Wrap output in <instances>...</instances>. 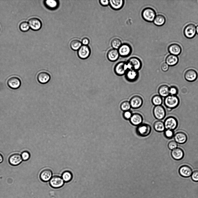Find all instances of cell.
<instances>
[{"label": "cell", "mask_w": 198, "mask_h": 198, "mask_svg": "<svg viewBox=\"0 0 198 198\" xmlns=\"http://www.w3.org/2000/svg\"><path fill=\"white\" fill-rule=\"evenodd\" d=\"M192 179L194 181L198 182V170L194 171L191 175Z\"/></svg>", "instance_id": "7bdbcfd3"}, {"label": "cell", "mask_w": 198, "mask_h": 198, "mask_svg": "<svg viewBox=\"0 0 198 198\" xmlns=\"http://www.w3.org/2000/svg\"><path fill=\"white\" fill-rule=\"evenodd\" d=\"M52 173L49 169L43 170L41 172L39 177L41 180L44 182H46L50 180L52 177Z\"/></svg>", "instance_id": "cb8c5ba5"}, {"label": "cell", "mask_w": 198, "mask_h": 198, "mask_svg": "<svg viewBox=\"0 0 198 198\" xmlns=\"http://www.w3.org/2000/svg\"><path fill=\"white\" fill-rule=\"evenodd\" d=\"M129 69H134L138 71L142 66V63L141 60L136 57L130 58L126 62Z\"/></svg>", "instance_id": "277c9868"}, {"label": "cell", "mask_w": 198, "mask_h": 198, "mask_svg": "<svg viewBox=\"0 0 198 198\" xmlns=\"http://www.w3.org/2000/svg\"><path fill=\"white\" fill-rule=\"evenodd\" d=\"M172 157L174 159L179 160L182 159L184 156L183 150L179 148H177L172 150L171 152Z\"/></svg>", "instance_id": "603a6c76"}, {"label": "cell", "mask_w": 198, "mask_h": 198, "mask_svg": "<svg viewBox=\"0 0 198 198\" xmlns=\"http://www.w3.org/2000/svg\"><path fill=\"white\" fill-rule=\"evenodd\" d=\"M175 141L179 144L185 143L187 141V137L186 135L182 132H177L174 135Z\"/></svg>", "instance_id": "44dd1931"}, {"label": "cell", "mask_w": 198, "mask_h": 198, "mask_svg": "<svg viewBox=\"0 0 198 198\" xmlns=\"http://www.w3.org/2000/svg\"><path fill=\"white\" fill-rule=\"evenodd\" d=\"M20 30L23 32L28 31L30 28L28 22L26 21H23L21 22L19 26Z\"/></svg>", "instance_id": "8d00e7d4"}, {"label": "cell", "mask_w": 198, "mask_h": 198, "mask_svg": "<svg viewBox=\"0 0 198 198\" xmlns=\"http://www.w3.org/2000/svg\"><path fill=\"white\" fill-rule=\"evenodd\" d=\"M62 178L64 181L68 182L71 180L72 175L71 172L69 171H66L63 173Z\"/></svg>", "instance_id": "d590c367"}, {"label": "cell", "mask_w": 198, "mask_h": 198, "mask_svg": "<svg viewBox=\"0 0 198 198\" xmlns=\"http://www.w3.org/2000/svg\"><path fill=\"white\" fill-rule=\"evenodd\" d=\"M141 15L142 18L145 21L148 22H152L153 21L156 16V13L152 8L147 7L143 10Z\"/></svg>", "instance_id": "3957f363"}, {"label": "cell", "mask_w": 198, "mask_h": 198, "mask_svg": "<svg viewBox=\"0 0 198 198\" xmlns=\"http://www.w3.org/2000/svg\"><path fill=\"white\" fill-rule=\"evenodd\" d=\"M82 42L84 45H87L89 43V40L88 38L84 37L82 39Z\"/></svg>", "instance_id": "bcb514c9"}, {"label": "cell", "mask_w": 198, "mask_h": 198, "mask_svg": "<svg viewBox=\"0 0 198 198\" xmlns=\"http://www.w3.org/2000/svg\"><path fill=\"white\" fill-rule=\"evenodd\" d=\"M165 18L164 16L158 14L156 16L153 21L156 26H161L165 23Z\"/></svg>", "instance_id": "f1b7e54d"}, {"label": "cell", "mask_w": 198, "mask_h": 198, "mask_svg": "<svg viewBox=\"0 0 198 198\" xmlns=\"http://www.w3.org/2000/svg\"><path fill=\"white\" fill-rule=\"evenodd\" d=\"M122 45L121 41L118 38L114 39L111 42V45L112 47L115 49H118Z\"/></svg>", "instance_id": "e575fe53"}, {"label": "cell", "mask_w": 198, "mask_h": 198, "mask_svg": "<svg viewBox=\"0 0 198 198\" xmlns=\"http://www.w3.org/2000/svg\"><path fill=\"white\" fill-rule=\"evenodd\" d=\"M168 50L171 54L175 55H178L180 54L181 48L179 45L177 43H172L168 47Z\"/></svg>", "instance_id": "d4e9b609"}, {"label": "cell", "mask_w": 198, "mask_h": 198, "mask_svg": "<svg viewBox=\"0 0 198 198\" xmlns=\"http://www.w3.org/2000/svg\"><path fill=\"white\" fill-rule=\"evenodd\" d=\"M118 50L119 55L123 57H128L132 52L131 47L127 43L122 44Z\"/></svg>", "instance_id": "8992f818"}, {"label": "cell", "mask_w": 198, "mask_h": 198, "mask_svg": "<svg viewBox=\"0 0 198 198\" xmlns=\"http://www.w3.org/2000/svg\"><path fill=\"white\" fill-rule=\"evenodd\" d=\"M153 127L156 131L159 132H163L165 129L164 123L160 120L155 121L153 124Z\"/></svg>", "instance_id": "f546056e"}, {"label": "cell", "mask_w": 198, "mask_h": 198, "mask_svg": "<svg viewBox=\"0 0 198 198\" xmlns=\"http://www.w3.org/2000/svg\"><path fill=\"white\" fill-rule=\"evenodd\" d=\"M38 81L41 84H46L48 82L51 78L50 74L45 71H41L38 73L37 75Z\"/></svg>", "instance_id": "7c38bea8"}, {"label": "cell", "mask_w": 198, "mask_h": 198, "mask_svg": "<svg viewBox=\"0 0 198 198\" xmlns=\"http://www.w3.org/2000/svg\"><path fill=\"white\" fill-rule=\"evenodd\" d=\"M197 74L196 71L192 69L187 70L185 73L184 77L188 81L193 82L197 78Z\"/></svg>", "instance_id": "ffe728a7"}, {"label": "cell", "mask_w": 198, "mask_h": 198, "mask_svg": "<svg viewBox=\"0 0 198 198\" xmlns=\"http://www.w3.org/2000/svg\"><path fill=\"white\" fill-rule=\"evenodd\" d=\"M81 42L77 39L72 40L70 43V46L72 49L74 50H78L81 46Z\"/></svg>", "instance_id": "d6a6232c"}, {"label": "cell", "mask_w": 198, "mask_h": 198, "mask_svg": "<svg viewBox=\"0 0 198 198\" xmlns=\"http://www.w3.org/2000/svg\"><path fill=\"white\" fill-rule=\"evenodd\" d=\"M178 92L177 88L175 86H172L169 88V94L171 95H176Z\"/></svg>", "instance_id": "b9f144b4"}, {"label": "cell", "mask_w": 198, "mask_h": 198, "mask_svg": "<svg viewBox=\"0 0 198 198\" xmlns=\"http://www.w3.org/2000/svg\"><path fill=\"white\" fill-rule=\"evenodd\" d=\"M3 160V157L2 155L0 153V163H2Z\"/></svg>", "instance_id": "7dc6e473"}, {"label": "cell", "mask_w": 198, "mask_h": 198, "mask_svg": "<svg viewBox=\"0 0 198 198\" xmlns=\"http://www.w3.org/2000/svg\"><path fill=\"white\" fill-rule=\"evenodd\" d=\"M125 75V79L127 81L133 82L138 79L139 72L138 71L131 69L127 70Z\"/></svg>", "instance_id": "5bb4252c"}, {"label": "cell", "mask_w": 198, "mask_h": 198, "mask_svg": "<svg viewBox=\"0 0 198 198\" xmlns=\"http://www.w3.org/2000/svg\"><path fill=\"white\" fill-rule=\"evenodd\" d=\"M177 143L175 141H171L168 144V147L171 150H173L177 148Z\"/></svg>", "instance_id": "60d3db41"}, {"label": "cell", "mask_w": 198, "mask_h": 198, "mask_svg": "<svg viewBox=\"0 0 198 198\" xmlns=\"http://www.w3.org/2000/svg\"><path fill=\"white\" fill-rule=\"evenodd\" d=\"M132 113L130 110H128L123 112V116L124 118L127 120H129L131 117Z\"/></svg>", "instance_id": "ab89813d"}, {"label": "cell", "mask_w": 198, "mask_h": 198, "mask_svg": "<svg viewBox=\"0 0 198 198\" xmlns=\"http://www.w3.org/2000/svg\"><path fill=\"white\" fill-rule=\"evenodd\" d=\"M161 68L163 71H166L169 69V66L166 63H164L162 64Z\"/></svg>", "instance_id": "ee69618b"}, {"label": "cell", "mask_w": 198, "mask_h": 198, "mask_svg": "<svg viewBox=\"0 0 198 198\" xmlns=\"http://www.w3.org/2000/svg\"><path fill=\"white\" fill-rule=\"evenodd\" d=\"M90 52V49L88 46L87 45H83L78 50V55L80 58L84 59L89 57Z\"/></svg>", "instance_id": "2e32d148"}, {"label": "cell", "mask_w": 198, "mask_h": 198, "mask_svg": "<svg viewBox=\"0 0 198 198\" xmlns=\"http://www.w3.org/2000/svg\"><path fill=\"white\" fill-rule=\"evenodd\" d=\"M131 108L134 109L140 108L143 105V100L140 96L136 95L133 96L129 101Z\"/></svg>", "instance_id": "30bf717a"}, {"label": "cell", "mask_w": 198, "mask_h": 198, "mask_svg": "<svg viewBox=\"0 0 198 198\" xmlns=\"http://www.w3.org/2000/svg\"><path fill=\"white\" fill-rule=\"evenodd\" d=\"M151 101L153 105L155 106L161 105L163 102L162 97L158 95H155L152 98Z\"/></svg>", "instance_id": "4dcf8cb0"}, {"label": "cell", "mask_w": 198, "mask_h": 198, "mask_svg": "<svg viewBox=\"0 0 198 198\" xmlns=\"http://www.w3.org/2000/svg\"><path fill=\"white\" fill-rule=\"evenodd\" d=\"M22 161L21 155L18 153H15L11 155L8 159L9 164L13 166L18 165Z\"/></svg>", "instance_id": "ac0fdd59"}, {"label": "cell", "mask_w": 198, "mask_h": 198, "mask_svg": "<svg viewBox=\"0 0 198 198\" xmlns=\"http://www.w3.org/2000/svg\"><path fill=\"white\" fill-rule=\"evenodd\" d=\"M153 113L155 118L159 120L163 119L166 115L165 109L161 105L155 106L153 110Z\"/></svg>", "instance_id": "ba28073f"}, {"label": "cell", "mask_w": 198, "mask_h": 198, "mask_svg": "<svg viewBox=\"0 0 198 198\" xmlns=\"http://www.w3.org/2000/svg\"><path fill=\"white\" fill-rule=\"evenodd\" d=\"M99 2L100 4L103 6H107L109 4V1L108 0H101Z\"/></svg>", "instance_id": "f6af8a7d"}, {"label": "cell", "mask_w": 198, "mask_h": 198, "mask_svg": "<svg viewBox=\"0 0 198 198\" xmlns=\"http://www.w3.org/2000/svg\"><path fill=\"white\" fill-rule=\"evenodd\" d=\"M129 70L126 62L120 61L115 66L114 71L118 76H121L125 74L126 72Z\"/></svg>", "instance_id": "7a4b0ae2"}, {"label": "cell", "mask_w": 198, "mask_h": 198, "mask_svg": "<svg viewBox=\"0 0 198 198\" xmlns=\"http://www.w3.org/2000/svg\"><path fill=\"white\" fill-rule=\"evenodd\" d=\"M183 33L185 36L186 38L189 39L193 38L195 36L196 33L195 26L192 23L188 24L185 27Z\"/></svg>", "instance_id": "9c48e42d"}, {"label": "cell", "mask_w": 198, "mask_h": 198, "mask_svg": "<svg viewBox=\"0 0 198 198\" xmlns=\"http://www.w3.org/2000/svg\"><path fill=\"white\" fill-rule=\"evenodd\" d=\"M129 120L132 124L134 126H138L142 124L143 118L140 114L135 113L132 114Z\"/></svg>", "instance_id": "e0dca14e"}, {"label": "cell", "mask_w": 198, "mask_h": 198, "mask_svg": "<svg viewBox=\"0 0 198 198\" xmlns=\"http://www.w3.org/2000/svg\"><path fill=\"white\" fill-rule=\"evenodd\" d=\"M120 108L123 112L129 110L131 108L129 102L127 101L122 102L120 104Z\"/></svg>", "instance_id": "836d02e7"}, {"label": "cell", "mask_w": 198, "mask_h": 198, "mask_svg": "<svg viewBox=\"0 0 198 198\" xmlns=\"http://www.w3.org/2000/svg\"><path fill=\"white\" fill-rule=\"evenodd\" d=\"M179 59L177 57L172 54L168 55L165 59L166 63L170 66L175 65L177 63Z\"/></svg>", "instance_id": "4316f807"}, {"label": "cell", "mask_w": 198, "mask_h": 198, "mask_svg": "<svg viewBox=\"0 0 198 198\" xmlns=\"http://www.w3.org/2000/svg\"><path fill=\"white\" fill-rule=\"evenodd\" d=\"M180 175L184 177H188L190 176L192 172L191 168L187 165H183L181 166L179 170Z\"/></svg>", "instance_id": "d6986e66"}, {"label": "cell", "mask_w": 198, "mask_h": 198, "mask_svg": "<svg viewBox=\"0 0 198 198\" xmlns=\"http://www.w3.org/2000/svg\"><path fill=\"white\" fill-rule=\"evenodd\" d=\"M166 129L173 130L177 126L178 123L177 119L174 117L170 116L167 118L164 122Z\"/></svg>", "instance_id": "52a82bcc"}, {"label": "cell", "mask_w": 198, "mask_h": 198, "mask_svg": "<svg viewBox=\"0 0 198 198\" xmlns=\"http://www.w3.org/2000/svg\"><path fill=\"white\" fill-rule=\"evenodd\" d=\"M120 55L117 49H111L109 50L107 54V57L110 61L114 62L117 61Z\"/></svg>", "instance_id": "7402d4cb"}, {"label": "cell", "mask_w": 198, "mask_h": 198, "mask_svg": "<svg viewBox=\"0 0 198 198\" xmlns=\"http://www.w3.org/2000/svg\"><path fill=\"white\" fill-rule=\"evenodd\" d=\"M21 82L19 78L16 76H13L9 78L7 81L8 86L12 89H17L21 85Z\"/></svg>", "instance_id": "4fadbf2b"}, {"label": "cell", "mask_w": 198, "mask_h": 198, "mask_svg": "<svg viewBox=\"0 0 198 198\" xmlns=\"http://www.w3.org/2000/svg\"><path fill=\"white\" fill-rule=\"evenodd\" d=\"M136 131V133L138 135L142 137H145L150 134L151 128L148 124H141L137 126Z\"/></svg>", "instance_id": "5b68a950"}, {"label": "cell", "mask_w": 198, "mask_h": 198, "mask_svg": "<svg viewBox=\"0 0 198 198\" xmlns=\"http://www.w3.org/2000/svg\"><path fill=\"white\" fill-rule=\"evenodd\" d=\"M22 160L24 161H26L29 159L30 157V153L28 151H25L22 152L21 155Z\"/></svg>", "instance_id": "f35d334b"}, {"label": "cell", "mask_w": 198, "mask_h": 198, "mask_svg": "<svg viewBox=\"0 0 198 198\" xmlns=\"http://www.w3.org/2000/svg\"><path fill=\"white\" fill-rule=\"evenodd\" d=\"M64 181L62 177L57 176H55L51 177L49 180L50 185L54 188H59L64 185Z\"/></svg>", "instance_id": "8fae6325"}, {"label": "cell", "mask_w": 198, "mask_h": 198, "mask_svg": "<svg viewBox=\"0 0 198 198\" xmlns=\"http://www.w3.org/2000/svg\"><path fill=\"white\" fill-rule=\"evenodd\" d=\"M196 32L198 34V25L197 26L196 28Z\"/></svg>", "instance_id": "c3c4849f"}, {"label": "cell", "mask_w": 198, "mask_h": 198, "mask_svg": "<svg viewBox=\"0 0 198 198\" xmlns=\"http://www.w3.org/2000/svg\"><path fill=\"white\" fill-rule=\"evenodd\" d=\"M46 6L51 9L56 8L58 6V3L57 1L54 0H47L45 1Z\"/></svg>", "instance_id": "1f68e13d"}, {"label": "cell", "mask_w": 198, "mask_h": 198, "mask_svg": "<svg viewBox=\"0 0 198 198\" xmlns=\"http://www.w3.org/2000/svg\"><path fill=\"white\" fill-rule=\"evenodd\" d=\"M158 92L161 97H166L169 95V88L166 85H162L159 87Z\"/></svg>", "instance_id": "83f0119b"}, {"label": "cell", "mask_w": 198, "mask_h": 198, "mask_svg": "<svg viewBox=\"0 0 198 198\" xmlns=\"http://www.w3.org/2000/svg\"><path fill=\"white\" fill-rule=\"evenodd\" d=\"M124 1L123 0H110L109 1V5L113 9L118 10L123 6Z\"/></svg>", "instance_id": "484cf974"}, {"label": "cell", "mask_w": 198, "mask_h": 198, "mask_svg": "<svg viewBox=\"0 0 198 198\" xmlns=\"http://www.w3.org/2000/svg\"><path fill=\"white\" fill-rule=\"evenodd\" d=\"M165 137L168 139H171L174 135V133L173 130L166 129L165 130L164 133Z\"/></svg>", "instance_id": "74e56055"}, {"label": "cell", "mask_w": 198, "mask_h": 198, "mask_svg": "<svg viewBox=\"0 0 198 198\" xmlns=\"http://www.w3.org/2000/svg\"><path fill=\"white\" fill-rule=\"evenodd\" d=\"M28 23L30 28L35 31L39 30L42 25V22L40 20L36 17L30 18L28 20Z\"/></svg>", "instance_id": "9a60e30c"}, {"label": "cell", "mask_w": 198, "mask_h": 198, "mask_svg": "<svg viewBox=\"0 0 198 198\" xmlns=\"http://www.w3.org/2000/svg\"><path fill=\"white\" fill-rule=\"evenodd\" d=\"M179 103V100L176 95H169L165 97L164 104L168 109L172 110L177 107Z\"/></svg>", "instance_id": "6da1fadb"}]
</instances>
